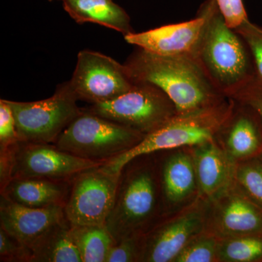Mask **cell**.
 <instances>
[{"mask_svg": "<svg viewBox=\"0 0 262 262\" xmlns=\"http://www.w3.org/2000/svg\"><path fill=\"white\" fill-rule=\"evenodd\" d=\"M18 136L13 110L6 100H0V149L18 143Z\"/></svg>", "mask_w": 262, "mask_h": 262, "instance_id": "cell-29", "label": "cell"}, {"mask_svg": "<svg viewBox=\"0 0 262 262\" xmlns=\"http://www.w3.org/2000/svg\"><path fill=\"white\" fill-rule=\"evenodd\" d=\"M77 100L103 103L127 92L134 84L125 65L98 52L82 51L70 81Z\"/></svg>", "mask_w": 262, "mask_h": 262, "instance_id": "cell-11", "label": "cell"}, {"mask_svg": "<svg viewBox=\"0 0 262 262\" xmlns=\"http://www.w3.org/2000/svg\"><path fill=\"white\" fill-rule=\"evenodd\" d=\"M220 239L204 230L191 239L173 262L219 261Z\"/></svg>", "mask_w": 262, "mask_h": 262, "instance_id": "cell-23", "label": "cell"}, {"mask_svg": "<svg viewBox=\"0 0 262 262\" xmlns=\"http://www.w3.org/2000/svg\"><path fill=\"white\" fill-rule=\"evenodd\" d=\"M70 234L82 262H106L116 243L106 225H70Z\"/></svg>", "mask_w": 262, "mask_h": 262, "instance_id": "cell-21", "label": "cell"}, {"mask_svg": "<svg viewBox=\"0 0 262 262\" xmlns=\"http://www.w3.org/2000/svg\"><path fill=\"white\" fill-rule=\"evenodd\" d=\"M219 9L223 15L226 23L236 29L248 21L247 13L243 0H215Z\"/></svg>", "mask_w": 262, "mask_h": 262, "instance_id": "cell-30", "label": "cell"}, {"mask_svg": "<svg viewBox=\"0 0 262 262\" xmlns=\"http://www.w3.org/2000/svg\"><path fill=\"white\" fill-rule=\"evenodd\" d=\"M234 29L247 45L252 58L255 76L262 82V27L248 20Z\"/></svg>", "mask_w": 262, "mask_h": 262, "instance_id": "cell-26", "label": "cell"}, {"mask_svg": "<svg viewBox=\"0 0 262 262\" xmlns=\"http://www.w3.org/2000/svg\"><path fill=\"white\" fill-rule=\"evenodd\" d=\"M219 261H262V235H243L220 239Z\"/></svg>", "mask_w": 262, "mask_h": 262, "instance_id": "cell-22", "label": "cell"}, {"mask_svg": "<svg viewBox=\"0 0 262 262\" xmlns=\"http://www.w3.org/2000/svg\"><path fill=\"white\" fill-rule=\"evenodd\" d=\"M148 135L177 114L173 101L163 91L151 84L134 83L127 92L103 103L84 108Z\"/></svg>", "mask_w": 262, "mask_h": 262, "instance_id": "cell-6", "label": "cell"}, {"mask_svg": "<svg viewBox=\"0 0 262 262\" xmlns=\"http://www.w3.org/2000/svg\"><path fill=\"white\" fill-rule=\"evenodd\" d=\"M0 151H5L8 156L10 180L19 178L72 181L84 170L106 163L83 159L60 149L55 144L43 143L18 141Z\"/></svg>", "mask_w": 262, "mask_h": 262, "instance_id": "cell-8", "label": "cell"}, {"mask_svg": "<svg viewBox=\"0 0 262 262\" xmlns=\"http://www.w3.org/2000/svg\"><path fill=\"white\" fill-rule=\"evenodd\" d=\"M63 8L77 23L91 22L121 32H134L130 18L113 0H61Z\"/></svg>", "mask_w": 262, "mask_h": 262, "instance_id": "cell-19", "label": "cell"}, {"mask_svg": "<svg viewBox=\"0 0 262 262\" xmlns=\"http://www.w3.org/2000/svg\"><path fill=\"white\" fill-rule=\"evenodd\" d=\"M70 82L58 84L51 97L32 102L6 100L15 120L18 140L26 143L56 142L81 113Z\"/></svg>", "mask_w": 262, "mask_h": 262, "instance_id": "cell-7", "label": "cell"}, {"mask_svg": "<svg viewBox=\"0 0 262 262\" xmlns=\"http://www.w3.org/2000/svg\"><path fill=\"white\" fill-rule=\"evenodd\" d=\"M234 101L226 98L222 102L191 113L177 114L166 123L145 136L137 145L101 166L105 171L120 173L130 160L142 155L201 145L216 136L233 110Z\"/></svg>", "mask_w": 262, "mask_h": 262, "instance_id": "cell-4", "label": "cell"}, {"mask_svg": "<svg viewBox=\"0 0 262 262\" xmlns=\"http://www.w3.org/2000/svg\"><path fill=\"white\" fill-rule=\"evenodd\" d=\"M229 98L249 108L262 125V82L256 76Z\"/></svg>", "mask_w": 262, "mask_h": 262, "instance_id": "cell-27", "label": "cell"}, {"mask_svg": "<svg viewBox=\"0 0 262 262\" xmlns=\"http://www.w3.org/2000/svg\"><path fill=\"white\" fill-rule=\"evenodd\" d=\"M207 201L198 198L165 215L144 234L141 262H173L186 245L205 230Z\"/></svg>", "mask_w": 262, "mask_h": 262, "instance_id": "cell-9", "label": "cell"}, {"mask_svg": "<svg viewBox=\"0 0 262 262\" xmlns=\"http://www.w3.org/2000/svg\"><path fill=\"white\" fill-rule=\"evenodd\" d=\"M125 65L134 83L151 84L163 91L177 114L213 106L227 98L215 89L193 57L159 56L140 48Z\"/></svg>", "mask_w": 262, "mask_h": 262, "instance_id": "cell-1", "label": "cell"}, {"mask_svg": "<svg viewBox=\"0 0 262 262\" xmlns=\"http://www.w3.org/2000/svg\"><path fill=\"white\" fill-rule=\"evenodd\" d=\"M192 148L198 198L209 201L235 182L237 163L229 157L216 139Z\"/></svg>", "mask_w": 262, "mask_h": 262, "instance_id": "cell-16", "label": "cell"}, {"mask_svg": "<svg viewBox=\"0 0 262 262\" xmlns=\"http://www.w3.org/2000/svg\"><path fill=\"white\" fill-rule=\"evenodd\" d=\"M81 113L61 133L55 145L93 161L106 162L128 151L145 135L81 108Z\"/></svg>", "mask_w": 262, "mask_h": 262, "instance_id": "cell-5", "label": "cell"}, {"mask_svg": "<svg viewBox=\"0 0 262 262\" xmlns=\"http://www.w3.org/2000/svg\"><path fill=\"white\" fill-rule=\"evenodd\" d=\"M205 230L219 239L262 235V208L237 182L207 201Z\"/></svg>", "mask_w": 262, "mask_h": 262, "instance_id": "cell-12", "label": "cell"}, {"mask_svg": "<svg viewBox=\"0 0 262 262\" xmlns=\"http://www.w3.org/2000/svg\"><path fill=\"white\" fill-rule=\"evenodd\" d=\"M259 158H260V159H261L262 160V152L259 155Z\"/></svg>", "mask_w": 262, "mask_h": 262, "instance_id": "cell-31", "label": "cell"}, {"mask_svg": "<svg viewBox=\"0 0 262 262\" xmlns=\"http://www.w3.org/2000/svg\"><path fill=\"white\" fill-rule=\"evenodd\" d=\"M119 178L120 173H108L101 166L77 175L72 180L64 206L70 225H105L115 202Z\"/></svg>", "mask_w": 262, "mask_h": 262, "instance_id": "cell-10", "label": "cell"}, {"mask_svg": "<svg viewBox=\"0 0 262 262\" xmlns=\"http://www.w3.org/2000/svg\"><path fill=\"white\" fill-rule=\"evenodd\" d=\"M206 22L207 12L203 4L192 20L168 24L146 32H134L124 37L129 44L159 56L194 58Z\"/></svg>", "mask_w": 262, "mask_h": 262, "instance_id": "cell-13", "label": "cell"}, {"mask_svg": "<svg viewBox=\"0 0 262 262\" xmlns=\"http://www.w3.org/2000/svg\"><path fill=\"white\" fill-rule=\"evenodd\" d=\"M144 234H134L117 241L110 249L106 262L141 261Z\"/></svg>", "mask_w": 262, "mask_h": 262, "instance_id": "cell-25", "label": "cell"}, {"mask_svg": "<svg viewBox=\"0 0 262 262\" xmlns=\"http://www.w3.org/2000/svg\"><path fill=\"white\" fill-rule=\"evenodd\" d=\"M48 1L52 2V1H54V0H48Z\"/></svg>", "mask_w": 262, "mask_h": 262, "instance_id": "cell-32", "label": "cell"}, {"mask_svg": "<svg viewBox=\"0 0 262 262\" xmlns=\"http://www.w3.org/2000/svg\"><path fill=\"white\" fill-rule=\"evenodd\" d=\"M207 22L194 58L215 89L229 98L255 77L244 38L226 23L215 0L203 3Z\"/></svg>", "mask_w": 262, "mask_h": 262, "instance_id": "cell-3", "label": "cell"}, {"mask_svg": "<svg viewBox=\"0 0 262 262\" xmlns=\"http://www.w3.org/2000/svg\"><path fill=\"white\" fill-rule=\"evenodd\" d=\"M163 216L156 153L134 158L120 171L115 202L105 225L117 242L146 233Z\"/></svg>", "mask_w": 262, "mask_h": 262, "instance_id": "cell-2", "label": "cell"}, {"mask_svg": "<svg viewBox=\"0 0 262 262\" xmlns=\"http://www.w3.org/2000/svg\"><path fill=\"white\" fill-rule=\"evenodd\" d=\"M235 181L262 208V160L255 157L237 163Z\"/></svg>", "mask_w": 262, "mask_h": 262, "instance_id": "cell-24", "label": "cell"}, {"mask_svg": "<svg viewBox=\"0 0 262 262\" xmlns=\"http://www.w3.org/2000/svg\"><path fill=\"white\" fill-rule=\"evenodd\" d=\"M165 215L190 204L198 196V186L192 151L170 153L158 160Z\"/></svg>", "mask_w": 262, "mask_h": 262, "instance_id": "cell-15", "label": "cell"}, {"mask_svg": "<svg viewBox=\"0 0 262 262\" xmlns=\"http://www.w3.org/2000/svg\"><path fill=\"white\" fill-rule=\"evenodd\" d=\"M0 261L32 262V252L28 247L0 228Z\"/></svg>", "mask_w": 262, "mask_h": 262, "instance_id": "cell-28", "label": "cell"}, {"mask_svg": "<svg viewBox=\"0 0 262 262\" xmlns=\"http://www.w3.org/2000/svg\"><path fill=\"white\" fill-rule=\"evenodd\" d=\"M64 206L31 208L1 196L0 228L30 249L48 231L66 220Z\"/></svg>", "mask_w": 262, "mask_h": 262, "instance_id": "cell-14", "label": "cell"}, {"mask_svg": "<svg viewBox=\"0 0 262 262\" xmlns=\"http://www.w3.org/2000/svg\"><path fill=\"white\" fill-rule=\"evenodd\" d=\"M234 101L233 110L216 139L229 157L238 163L262 152V125L249 108Z\"/></svg>", "mask_w": 262, "mask_h": 262, "instance_id": "cell-17", "label": "cell"}, {"mask_svg": "<svg viewBox=\"0 0 262 262\" xmlns=\"http://www.w3.org/2000/svg\"><path fill=\"white\" fill-rule=\"evenodd\" d=\"M72 181L41 179H11L1 187V196L22 206L46 208L64 205Z\"/></svg>", "mask_w": 262, "mask_h": 262, "instance_id": "cell-18", "label": "cell"}, {"mask_svg": "<svg viewBox=\"0 0 262 262\" xmlns=\"http://www.w3.org/2000/svg\"><path fill=\"white\" fill-rule=\"evenodd\" d=\"M30 250L32 262H82L67 219L48 231Z\"/></svg>", "mask_w": 262, "mask_h": 262, "instance_id": "cell-20", "label": "cell"}]
</instances>
